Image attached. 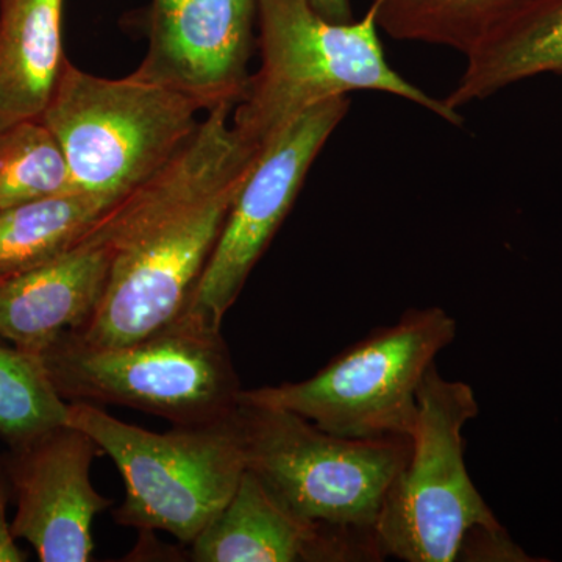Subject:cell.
Segmentation results:
<instances>
[{"label": "cell", "mask_w": 562, "mask_h": 562, "mask_svg": "<svg viewBox=\"0 0 562 562\" xmlns=\"http://www.w3.org/2000/svg\"><path fill=\"white\" fill-rule=\"evenodd\" d=\"M233 106L206 111L171 161L110 206L87 232L111 251L109 281L79 331L92 346H124L187 313L228 211L260 150L239 138Z\"/></svg>", "instance_id": "obj_1"}, {"label": "cell", "mask_w": 562, "mask_h": 562, "mask_svg": "<svg viewBox=\"0 0 562 562\" xmlns=\"http://www.w3.org/2000/svg\"><path fill=\"white\" fill-rule=\"evenodd\" d=\"M379 31L371 9L360 21L338 24L324 20L306 0H258L260 65L232 113L239 138L261 150L303 111L355 91L395 95L461 125V114L443 99L392 68Z\"/></svg>", "instance_id": "obj_2"}, {"label": "cell", "mask_w": 562, "mask_h": 562, "mask_svg": "<svg viewBox=\"0 0 562 562\" xmlns=\"http://www.w3.org/2000/svg\"><path fill=\"white\" fill-rule=\"evenodd\" d=\"M238 408L199 425L155 432L125 424L94 403L69 402L68 424L90 435L121 472L117 522L165 531L191 546L231 502L246 472Z\"/></svg>", "instance_id": "obj_3"}, {"label": "cell", "mask_w": 562, "mask_h": 562, "mask_svg": "<svg viewBox=\"0 0 562 562\" xmlns=\"http://www.w3.org/2000/svg\"><path fill=\"white\" fill-rule=\"evenodd\" d=\"M188 95L131 76L103 79L66 58L40 120L68 161L74 190L113 206L171 161L198 131Z\"/></svg>", "instance_id": "obj_4"}, {"label": "cell", "mask_w": 562, "mask_h": 562, "mask_svg": "<svg viewBox=\"0 0 562 562\" xmlns=\"http://www.w3.org/2000/svg\"><path fill=\"white\" fill-rule=\"evenodd\" d=\"M41 355L66 402L127 406L173 425L231 416L243 391L222 331L188 317L124 346L66 333Z\"/></svg>", "instance_id": "obj_5"}, {"label": "cell", "mask_w": 562, "mask_h": 562, "mask_svg": "<svg viewBox=\"0 0 562 562\" xmlns=\"http://www.w3.org/2000/svg\"><path fill=\"white\" fill-rule=\"evenodd\" d=\"M236 413L246 469L284 506L376 543V520L408 461L409 438H344L288 409L251 403L239 402Z\"/></svg>", "instance_id": "obj_6"}, {"label": "cell", "mask_w": 562, "mask_h": 562, "mask_svg": "<svg viewBox=\"0 0 562 562\" xmlns=\"http://www.w3.org/2000/svg\"><path fill=\"white\" fill-rule=\"evenodd\" d=\"M476 416L472 387L443 379L431 366L417 392L408 461L392 482L376 520L383 558L453 562L473 532L505 530L465 465L462 431Z\"/></svg>", "instance_id": "obj_7"}, {"label": "cell", "mask_w": 562, "mask_h": 562, "mask_svg": "<svg viewBox=\"0 0 562 562\" xmlns=\"http://www.w3.org/2000/svg\"><path fill=\"white\" fill-rule=\"evenodd\" d=\"M454 336L457 322L439 306L408 310L312 379L243 390L239 402L288 409L344 438H409L420 384Z\"/></svg>", "instance_id": "obj_8"}, {"label": "cell", "mask_w": 562, "mask_h": 562, "mask_svg": "<svg viewBox=\"0 0 562 562\" xmlns=\"http://www.w3.org/2000/svg\"><path fill=\"white\" fill-rule=\"evenodd\" d=\"M350 109L349 95L317 103L262 146L236 194L220 241L183 317L222 330L225 314L301 194L310 169Z\"/></svg>", "instance_id": "obj_9"}, {"label": "cell", "mask_w": 562, "mask_h": 562, "mask_svg": "<svg viewBox=\"0 0 562 562\" xmlns=\"http://www.w3.org/2000/svg\"><path fill=\"white\" fill-rule=\"evenodd\" d=\"M149 46L133 76L210 111L235 109L257 50L258 0H151Z\"/></svg>", "instance_id": "obj_10"}, {"label": "cell", "mask_w": 562, "mask_h": 562, "mask_svg": "<svg viewBox=\"0 0 562 562\" xmlns=\"http://www.w3.org/2000/svg\"><path fill=\"white\" fill-rule=\"evenodd\" d=\"M99 453L94 439L69 424L16 450L10 465L18 498L11 530L41 561H91L92 524L111 505L91 483Z\"/></svg>", "instance_id": "obj_11"}, {"label": "cell", "mask_w": 562, "mask_h": 562, "mask_svg": "<svg viewBox=\"0 0 562 562\" xmlns=\"http://www.w3.org/2000/svg\"><path fill=\"white\" fill-rule=\"evenodd\" d=\"M190 547L195 562L383 560L375 542L291 512L249 469L227 506Z\"/></svg>", "instance_id": "obj_12"}, {"label": "cell", "mask_w": 562, "mask_h": 562, "mask_svg": "<svg viewBox=\"0 0 562 562\" xmlns=\"http://www.w3.org/2000/svg\"><path fill=\"white\" fill-rule=\"evenodd\" d=\"M111 251L85 235L47 265L0 281V339L43 353L91 319L109 281Z\"/></svg>", "instance_id": "obj_13"}, {"label": "cell", "mask_w": 562, "mask_h": 562, "mask_svg": "<svg viewBox=\"0 0 562 562\" xmlns=\"http://www.w3.org/2000/svg\"><path fill=\"white\" fill-rule=\"evenodd\" d=\"M465 60L461 79L443 99L458 113L520 81L562 74V0H514Z\"/></svg>", "instance_id": "obj_14"}, {"label": "cell", "mask_w": 562, "mask_h": 562, "mask_svg": "<svg viewBox=\"0 0 562 562\" xmlns=\"http://www.w3.org/2000/svg\"><path fill=\"white\" fill-rule=\"evenodd\" d=\"M63 0H0V131L40 120L66 57Z\"/></svg>", "instance_id": "obj_15"}, {"label": "cell", "mask_w": 562, "mask_h": 562, "mask_svg": "<svg viewBox=\"0 0 562 562\" xmlns=\"http://www.w3.org/2000/svg\"><path fill=\"white\" fill-rule=\"evenodd\" d=\"M109 209L101 199L72 191L0 210V281L61 257Z\"/></svg>", "instance_id": "obj_16"}, {"label": "cell", "mask_w": 562, "mask_h": 562, "mask_svg": "<svg viewBox=\"0 0 562 562\" xmlns=\"http://www.w3.org/2000/svg\"><path fill=\"white\" fill-rule=\"evenodd\" d=\"M514 0H372L376 25L391 38L471 54Z\"/></svg>", "instance_id": "obj_17"}, {"label": "cell", "mask_w": 562, "mask_h": 562, "mask_svg": "<svg viewBox=\"0 0 562 562\" xmlns=\"http://www.w3.org/2000/svg\"><path fill=\"white\" fill-rule=\"evenodd\" d=\"M69 402L52 382L43 355L0 339V436L14 450L68 424Z\"/></svg>", "instance_id": "obj_18"}, {"label": "cell", "mask_w": 562, "mask_h": 562, "mask_svg": "<svg viewBox=\"0 0 562 562\" xmlns=\"http://www.w3.org/2000/svg\"><path fill=\"white\" fill-rule=\"evenodd\" d=\"M72 191L68 161L43 121L0 131V210Z\"/></svg>", "instance_id": "obj_19"}, {"label": "cell", "mask_w": 562, "mask_h": 562, "mask_svg": "<svg viewBox=\"0 0 562 562\" xmlns=\"http://www.w3.org/2000/svg\"><path fill=\"white\" fill-rule=\"evenodd\" d=\"M7 501H9V494H7L5 482L0 476V562H22L27 560V557L18 547L16 538L7 519Z\"/></svg>", "instance_id": "obj_20"}, {"label": "cell", "mask_w": 562, "mask_h": 562, "mask_svg": "<svg viewBox=\"0 0 562 562\" xmlns=\"http://www.w3.org/2000/svg\"><path fill=\"white\" fill-rule=\"evenodd\" d=\"M324 20L347 24L355 21L350 0H306Z\"/></svg>", "instance_id": "obj_21"}]
</instances>
